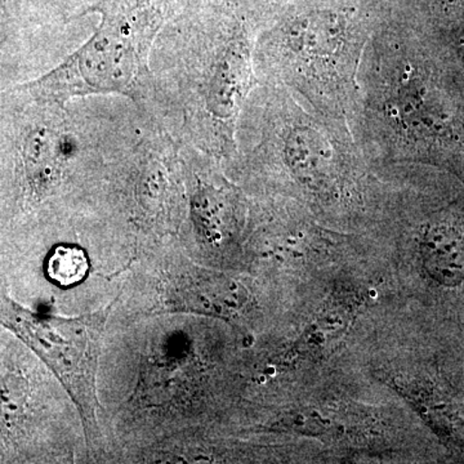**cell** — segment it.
Segmentation results:
<instances>
[{
    "instance_id": "cell-1",
    "label": "cell",
    "mask_w": 464,
    "mask_h": 464,
    "mask_svg": "<svg viewBox=\"0 0 464 464\" xmlns=\"http://www.w3.org/2000/svg\"><path fill=\"white\" fill-rule=\"evenodd\" d=\"M359 88L351 130L372 166H431L464 179V70L439 34L384 21Z\"/></svg>"
},
{
    "instance_id": "cell-2",
    "label": "cell",
    "mask_w": 464,
    "mask_h": 464,
    "mask_svg": "<svg viewBox=\"0 0 464 464\" xmlns=\"http://www.w3.org/2000/svg\"><path fill=\"white\" fill-rule=\"evenodd\" d=\"M244 166L331 213L364 206L375 168L346 121L317 114L282 85L258 82L237 130Z\"/></svg>"
},
{
    "instance_id": "cell-3",
    "label": "cell",
    "mask_w": 464,
    "mask_h": 464,
    "mask_svg": "<svg viewBox=\"0 0 464 464\" xmlns=\"http://www.w3.org/2000/svg\"><path fill=\"white\" fill-rule=\"evenodd\" d=\"M356 0H297L256 27L259 82L282 85L317 114L353 125L359 72L383 24Z\"/></svg>"
},
{
    "instance_id": "cell-4",
    "label": "cell",
    "mask_w": 464,
    "mask_h": 464,
    "mask_svg": "<svg viewBox=\"0 0 464 464\" xmlns=\"http://www.w3.org/2000/svg\"><path fill=\"white\" fill-rule=\"evenodd\" d=\"M174 8L176 0H101L88 9L101 16L90 41L60 66L21 87L61 109L74 97L136 96L149 78L152 43Z\"/></svg>"
},
{
    "instance_id": "cell-5",
    "label": "cell",
    "mask_w": 464,
    "mask_h": 464,
    "mask_svg": "<svg viewBox=\"0 0 464 464\" xmlns=\"http://www.w3.org/2000/svg\"><path fill=\"white\" fill-rule=\"evenodd\" d=\"M183 69V111L191 142L221 160L237 157V130L258 84L255 29L232 17L201 21L191 30Z\"/></svg>"
},
{
    "instance_id": "cell-6",
    "label": "cell",
    "mask_w": 464,
    "mask_h": 464,
    "mask_svg": "<svg viewBox=\"0 0 464 464\" xmlns=\"http://www.w3.org/2000/svg\"><path fill=\"white\" fill-rule=\"evenodd\" d=\"M112 304L76 317L45 316L18 304L0 282V326L42 360L63 384L83 424L93 453L102 448L99 423L97 371Z\"/></svg>"
},
{
    "instance_id": "cell-7",
    "label": "cell",
    "mask_w": 464,
    "mask_h": 464,
    "mask_svg": "<svg viewBox=\"0 0 464 464\" xmlns=\"http://www.w3.org/2000/svg\"><path fill=\"white\" fill-rule=\"evenodd\" d=\"M161 311L237 317L248 304L239 284L188 264H170L161 285Z\"/></svg>"
},
{
    "instance_id": "cell-8",
    "label": "cell",
    "mask_w": 464,
    "mask_h": 464,
    "mask_svg": "<svg viewBox=\"0 0 464 464\" xmlns=\"http://www.w3.org/2000/svg\"><path fill=\"white\" fill-rule=\"evenodd\" d=\"M53 16V0H0V79L30 69Z\"/></svg>"
},
{
    "instance_id": "cell-9",
    "label": "cell",
    "mask_w": 464,
    "mask_h": 464,
    "mask_svg": "<svg viewBox=\"0 0 464 464\" xmlns=\"http://www.w3.org/2000/svg\"><path fill=\"white\" fill-rule=\"evenodd\" d=\"M417 246L424 273L439 285L464 284V222L458 216L438 213L417 231Z\"/></svg>"
},
{
    "instance_id": "cell-10",
    "label": "cell",
    "mask_w": 464,
    "mask_h": 464,
    "mask_svg": "<svg viewBox=\"0 0 464 464\" xmlns=\"http://www.w3.org/2000/svg\"><path fill=\"white\" fill-rule=\"evenodd\" d=\"M191 213L200 237L210 244L231 239L243 216L237 191L206 169L192 174Z\"/></svg>"
},
{
    "instance_id": "cell-11",
    "label": "cell",
    "mask_w": 464,
    "mask_h": 464,
    "mask_svg": "<svg viewBox=\"0 0 464 464\" xmlns=\"http://www.w3.org/2000/svg\"><path fill=\"white\" fill-rule=\"evenodd\" d=\"M32 382L17 366H0V462L16 458L32 431Z\"/></svg>"
},
{
    "instance_id": "cell-12",
    "label": "cell",
    "mask_w": 464,
    "mask_h": 464,
    "mask_svg": "<svg viewBox=\"0 0 464 464\" xmlns=\"http://www.w3.org/2000/svg\"><path fill=\"white\" fill-rule=\"evenodd\" d=\"M44 268L52 283L60 286H72L83 282L90 264L83 249L63 244L48 255Z\"/></svg>"
},
{
    "instance_id": "cell-13",
    "label": "cell",
    "mask_w": 464,
    "mask_h": 464,
    "mask_svg": "<svg viewBox=\"0 0 464 464\" xmlns=\"http://www.w3.org/2000/svg\"><path fill=\"white\" fill-rule=\"evenodd\" d=\"M9 201V163L7 143L0 125V203Z\"/></svg>"
},
{
    "instance_id": "cell-14",
    "label": "cell",
    "mask_w": 464,
    "mask_h": 464,
    "mask_svg": "<svg viewBox=\"0 0 464 464\" xmlns=\"http://www.w3.org/2000/svg\"><path fill=\"white\" fill-rule=\"evenodd\" d=\"M442 41L447 43L450 51L453 52L458 63L464 70V26L454 27L448 34H439Z\"/></svg>"
}]
</instances>
